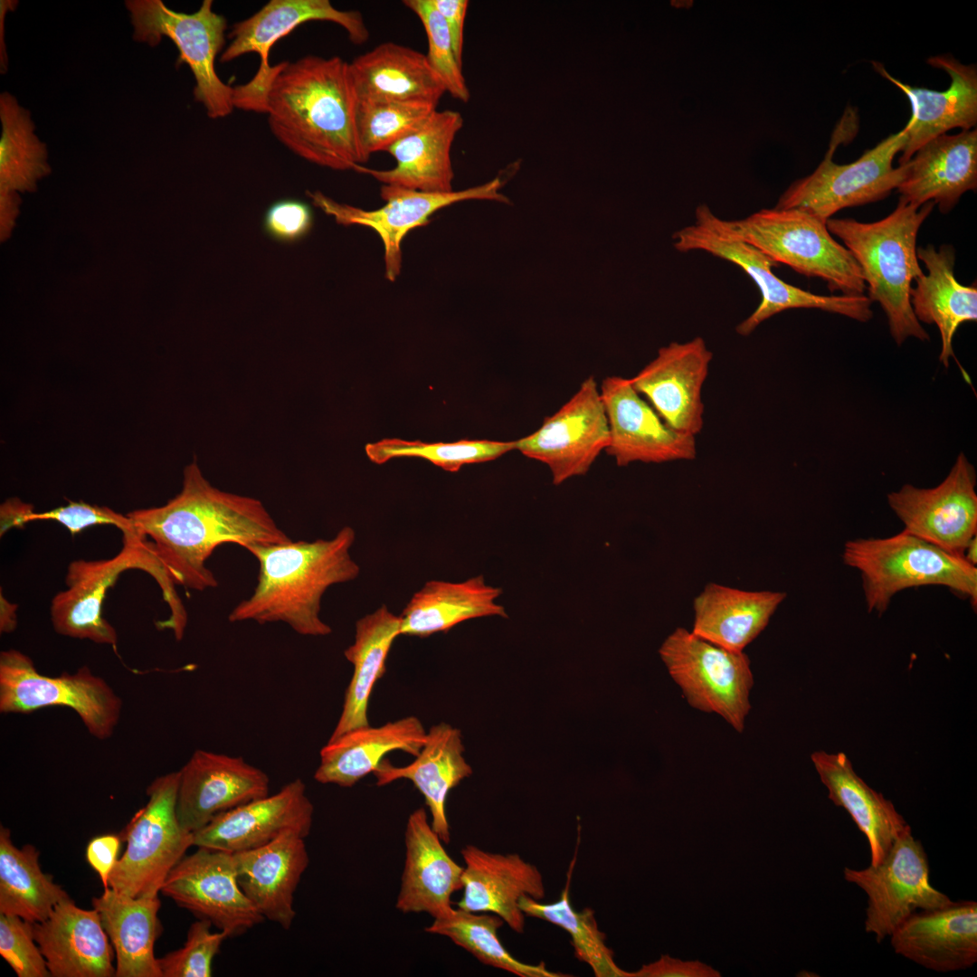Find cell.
I'll list each match as a JSON object with an SVG mask.
<instances>
[{
	"mask_svg": "<svg viewBox=\"0 0 977 977\" xmlns=\"http://www.w3.org/2000/svg\"><path fill=\"white\" fill-rule=\"evenodd\" d=\"M136 532L149 537L175 585L204 591L218 582L206 561L223 544L245 549L291 539L256 498L213 487L195 460L184 470L181 491L166 504L127 514Z\"/></svg>",
	"mask_w": 977,
	"mask_h": 977,
	"instance_id": "obj_1",
	"label": "cell"
},
{
	"mask_svg": "<svg viewBox=\"0 0 977 977\" xmlns=\"http://www.w3.org/2000/svg\"><path fill=\"white\" fill-rule=\"evenodd\" d=\"M349 62L338 56L282 62L266 100L274 137L299 157L334 170L365 162L356 128Z\"/></svg>",
	"mask_w": 977,
	"mask_h": 977,
	"instance_id": "obj_2",
	"label": "cell"
},
{
	"mask_svg": "<svg viewBox=\"0 0 977 977\" xmlns=\"http://www.w3.org/2000/svg\"><path fill=\"white\" fill-rule=\"evenodd\" d=\"M355 539L354 528L344 526L330 539L247 547L259 562L258 582L229 613V621L283 622L299 635L330 634L320 618L321 599L330 586L359 575L350 555Z\"/></svg>",
	"mask_w": 977,
	"mask_h": 977,
	"instance_id": "obj_3",
	"label": "cell"
},
{
	"mask_svg": "<svg viewBox=\"0 0 977 977\" xmlns=\"http://www.w3.org/2000/svg\"><path fill=\"white\" fill-rule=\"evenodd\" d=\"M934 206L932 201L918 207L899 198L896 209L877 222L827 221L829 232L842 241L858 263L868 298L884 310L898 346L908 337L929 340L914 314L910 290L912 281L923 273L916 255L917 233Z\"/></svg>",
	"mask_w": 977,
	"mask_h": 977,
	"instance_id": "obj_4",
	"label": "cell"
},
{
	"mask_svg": "<svg viewBox=\"0 0 977 977\" xmlns=\"http://www.w3.org/2000/svg\"><path fill=\"white\" fill-rule=\"evenodd\" d=\"M129 569L148 573L159 584L170 615L164 628L175 634L185 632L187 612L152 544L138 533L123 534V546L113 557L101 560H75L68 566L67 589L52 601L51 620L54 631L63 636L116 646L114 627L102 616L107 591L120 574Z\"/></svg>",
	"mask_w": 977,
	"mask_h": 977,
	"instance_id": "obj_5",
	"label": "cell"
},
{
	"mask_svg": "<svg viewBox=\"0 0 977 977\" xmlns=\"http://www.w3.org/2000/svg\"><path fill=\"white\" fill-rule=\"evenodd\" d=\"M842 561L859 571L867 609L882 614L892 598L912 587L940 585L977 603V568L906 531L846 542Z\"/></svg>",
	"mask_w": 977,
	"mask_h": 977,
	"instance_id": "obj_6",
	"label": "cell"
},
{
	"mask_svg": "<svg viewBox=\"0 0 977 977\" xmlns=\"http://www.w3.org/2000/svg\"><path fill=\"white\" fill-rule=\"evenodd\" d=\"M694 223L673 235L679 251H703L741 268L755 283L761 301L754 312L735 328L749 336L773 316L792 308H818L867 322L873 318L871 300L866 295H818L786 283L773 268L779 264L756 247L729 232L706 204L696 209Z\"/></svg>",
	"mask_w": 977,
	"mask_h": 977,
	"instance_id": "obj_7",
	"label": "cell"
},
{
	"mask_svg": "<svg viewBox=\"0 0 977 977\" xmlns=\"http://www.w3.org/2000/svg\"><path fill=\"white\" fill-rule=\"evenodd\" d=\"M723 226L759 249L776 263L807 277L823 280L831 292L864 295L861 269L829 232L827 222L800 209H762L740 220H723Z\"/></svg>",
	"mask_w": 977,
	"mask_h": 977,
	"instance_id": "obj_8",
	"label": "cell"
},
{
	"mask_svg": "<svg viewBox=\"0 0 977 977\" xmlns=\"http://www.w3.org/2000/svg\"><path fill=\"white\" fill-rule=\"evenodd\" d=\"M178 771L156 778L148 801L119 835L127 842L109 878L110 888L134 898L157 897L173 868L194 846V835L176 816Z\"/></svg>",
	"mask_w": 977,
	"mask_h": 977,
	"instance_id": "obj_9",
	"label": "cell"
},
{
	"mask_svg": "<svg viewBox=\"0 0 977 977\" xmlns=\"http://www.w3.org/2000/svg\"><path fill=\"white\" fill-rule=\"evenodd\" d=\"M134 28L133 38L157 46L163 37L176 46V67L185 63L194 80V100L201 102L211 119L228 116L234 109L233 88L224 83L215 71V58L224 45L226 19L213 9L212 0H204L192 14L174 11L161 0H128Z\"/></svg>",
	"mask_w": 977,
	"mask_h": 977,
	"instance_id": "obj_10",
	"label": "cell"
},
{
	"mask_svg": "<svg viewBox=\"0 0 977 977\" xmlns=\"http://www.w3.org/2000/svg\"><path fill=\"white\" fill-rule=\"evenodd\" d=\"M659 653L690 707L715 713L736 732L744 731L754 686L745 653L722 648L681 627L666 638Z\"/></svg>",
	"mask_w": 977,
	"mask_h": 977,
	"instance_id": "obj_11",
	"label": "cell"
},
{
	"mask_svg": "<svg viewBox=\"0 0 977 977\" xmlns=\"http://www.w3.org/2000/svg\"><path fill=\"white\" fill-rule=\"evenodd\" d=\"M48 707L71 708L92 736L106 740L119 722L122 700L87 666L74 673L45 676L24 653L1 651L0 712L29 714Z\"/></svg>",
	"mask_w": 977,
	"mask_h": 977,
	"instance_id": "obj_12",
	"label": "cell"
},
{
	"mask_svg": "<svg viewBox=\"0 0 977 977\" xmlns=\"http://www.w3.org/2000/svg\"><path fill=\"white\" fill-rule=\"evenodd\" d=\"M906 142L904 128L891 134L856 161L839 165L830 149L817 168L793 182L780 196L775 208L800 209L825 222L841 209L883 200L905 178L906 164L893 166L896 155Z\"/></svg>",
	"mask_w": 977,
	"mask_h": 977,
	"instance_id": "obj_13",
	"label": "cell"
},
{
	"mask_svg": "<svg viewBox=\"0 0 977 977\" xmlns=\"http://www.w3.org/2000/svg\"><path fill=\"white\" fill-rule=\"evenodd\" d=\"M310 21L340 25L355 44L364 43L369 38L358 11L337 9L328 0H270L253 15L233 25L231 43L220 57L222 62H229L249 52L260 56V65L252 79L233 88L234 108L266 113L269 90L282 67V62L270 64V49L280 38Z\"/></svg>",
	"mask_w": 977,
	"mask_h": 977,
	"instance_id": "obj_14",
	"label": "cell"
},
{
	"mask_svg": "<svg viewBox=\"0 0 977 977\" xmlns=\"http://www.w3.org/2000/svg\"><path fill=\"white\" fill-rule=\"evenodd\" d=\"M843 876L867 894L865 931L878 944L915 911L952 901L931 885L927 855L911 828L894 841L878 864L863 869L845 868Z\"/></svg>",
	"mask_w": 977,
	"mask_h": 977,
	"instance_id": "obj_15",
	"label": "cell"
},
{
	"mask_svg": "<svg viewBox=\"0 0 977 977\" xmlns=\"http://www.w3.org/2000/svg\"><path fill=\"white\" fill-rule=\"evenodd\" d=\"M500 177L479 185L450 193H428L396 185H383L380 194L384 204L365 210L338 203L319 191L308 192L313 204L343 225H362L375 231L384 245L385 278L394 281L402 268V242L413 230L425 226L437 211L451 204L470 200H494L507 203L499 193Z\"/></svg>",
	"mask_w": 977,
	"mask_h": 977,
	"instance_id": "obj_16",
	"label": "cell"
},
{
	"mask_svg": "<svg viewBox=\"0 0 977 977\" xmlns=\"http://www.w3.org/2000/svg\"><path fill=\"white\" fill-rule=\"evenodd\" d=\"M609 441L605 408L594 377L589 376L540 428L515 443L524 456L545 463L553 483L560 485L584 475Z\"/></svg>",
	"mask_w": 977,
	"mask_h": 977,
	"instance_id": "obj_17",
	"label": "cell"
},
{
	"mask_svg": "<svg viewBox=\"0 0 977 977\" xmlns=\"http://www.w3.org/2000/svg\"><path fill=\"white\" fill-rule=\"evenodd\" d=\"M976 480L973 465L960 453L939 485L919 488L906 484L887 494V503L904 531L963 556L977 535Z\"/></svg>",
	"mask_w": 977,
	"mask_h": 977,
	"instance_id": "obj_18",
	"label": "cell"
},
{
	"mask_svg": "<svg viewBox=\"0 0 977 977\" xmlns=\"http://www.w3.org/2000/svg\"><path fill=\"white\" fill-rule=\"evenodd\" d=\"M170 871L161 893L228 937L265 919L242 890L232 853L197 847Z\"/></svg>",
	"mask_w": 977,
	"mask_h": 977,
	"instance_id": "obj_19",
	"label": "cell"
},
{
	"mask_svg": "<svg viewBox=\"0 0 977 977\" xmlns=\"http://www.w3.org/2000/svg\"><path fill=\"white\" fill-rule=\"evenodd\" d=\"M178 773L176 816L192 833L225 811L269 795L268 774L242 756L197 749Z\"/></svg>",
	"mask_w": 977,
	"mask_h": 977,
	"instance_id": "obj_20",
	"label": "cell"
},
{
	"mask_svg": "<svg viewBox=\"0 0 977 977\" xmlns=\"http://www.w3.org/2000/svg\"><path fill=\"white\" fill-rule=\"evenodd\" d=\"M600 394L610 431L605 451L614 458L618 466L635 461L663 463L696 458L695 436L669 427L640 396L630 379L607 376Z\"/></svg>",
	"mask_w": 977,
	"mask_h": 977,
	"instance_id": "obj_21",
	"label": "cell"
},
{
	"mask_svg": "<svg viewBox=\"0 0 977 977\" xmlns=\"http://www.w3.org/2000/svg\"><path fill=\"white\" fill-rule=\"evenodd\" d=\"M712 356L700 337L672 342L630 380L669 427L696 436L703 428L701 392Z\"/></svg>",
	"mask_w": 977,
	"mask_h": 977,
	"instance_id": "obj_22",
	"label": "cell"
},
{
	"mask_svg": "<svg viewBox=\"0 0 977 977\" xmlns=\"http://www.w3.org/2000/svg\"><path fill=\"white\" fill-rule=\"evenodd\" d=\"M313 814L306 785L296 778L272 795L218 815L193 833L194 846L235 853L264 846L290 831L307 838Z\"/></svg>",
	"mask_w": 977,
	"mask_h": 977,
	"instance_id": "obj_23",
	"label": "cell"
},
{
	"mask_svg": "<svg viewBox=\"0 0 977 977\" xmlns=\"http://www.w3.org/2000/svg\"><path fill=\"white\" fill-rule=\"evenodd\" d=\"M895 953L934 972L964 970L977 962V903L951 901L908 916L890 934Z\"/></svg>",
	"mask_w": 977,
	"mask_h": 977,
	"instance_id": "obj_24",
	"label": "cell"
},
{
	"mask_svg": "<svg viewBox=\"0 0 977 977\" xmlns=\"http://www.w3.org/2000/svg\"><path fill=\"white\" fill-rule=\"evenodd\" d=\"M931 66L948 73L950 86L943 91L912 87L893 78L879 62L875 69L898 87L911 103L912 117L905 127L906 142L901 150L899 166L907 163L924 144L960 128L970 130L977 123V69L965 65L950 54L932 56Z\"/></svg>",
	"mask_w": 977,
	"mask_h": 977,
	"instance_id": "obj_25",
	"label": "cell"
},
{
	"mask_svg": "<svg viewBox=\"0 0 977 977\" xmlns=\"http://www.w3.org/2000/svg\"><path fill=\"white\" fill-rule=\"evenodd\" d=\"M463 896L459 908L474 913H492L500 916L515 932L523 933L525 914L519 907L523 896L536 900L545 896L541 872L515 853L500 854L474 845L461 851Z\"/></svg>",
	"mask_w": 977,
	"mask_h": 977,
	"instance_id": "obj_26",
	"label": "cell"
},
{
	"mask_svg": "<svg viewBox=\"0 0 977 977\" xmlns=\"http://www.w3.org/2000/svg\"><path fill=\"white\" fill-rule=\"evenodd\" d=\"M405 860L396 908L403 913H427L433 919L452 911L451 895L462 889L463 867L447 853L443 841L428 821L424 808L408 817Z\"/></svg>",
	"mask_w": 977,
	"mask_h": 977,
	"instance_id": "obj_27",
	"label": "cell"
},
{
	"mask_svg": "<svg viewBox=\"0 0 977 977\" xmlns=\"http://www.w3.org/2000/svg\"><path fill=\"white\" fill-rule=\"evenodd\" d=\"M32 930L52 977H114L113 953L98 911L71 897Z\"/></svg>",
	"mask_w": 977,
	"mask_h": 977,
	"instance_id": "obj_28",
	"label": "cell"
},
{
	"mask_svg": "<svg viewBox=\"0 0 977 977\" xmlns=\"http://www.w3.org/2000/svg\"><path fill=\"white\" fill-rule=\"evenodd\" d=\"M238 883L264 917L289 930L294 894L309 864L305 838L290 831L252 849L232 853Z\"/></svg>",
	"mask_w": 977,
	"mask_h": 977,
	"instance_id": "obj_29",
	"label": "cell"
},
{
	"mask_svg": "<svg viewBox=\"0 0 977 977\" xmlns=\"http://www.w3.org/2000/svg\"><path fill=\"white\" fill-rule=\"evenodd\" d=\"M906 164L897 187L900 199L922 206L927 202L950 212L968 191L977 188V130L944 134L924 144Z\"/></svg>",
	"mask_w": 977,
	"mask_h": 977,
	"instance_id": "obj_30",
	"label": "cell"
},
{
	"mask_svg": "<svg viewBox=\"0 0 977 977\" xmlns=\"http://www.w3.org/2000/svg\"><path fill=\"white\" fill-rule=\"evenodd\" d=\"M463 126L460 112L436 110L422 126L386 149L395 160L387 170L358 165L354 171L369 175L383 185L428 192H452L454 173L451 150Z\"/></svg>",
	"mask_w": 977,
	"mask_h": 977,
	"instance_id": "obj_31",
	"label": "cell"
},
{
	"mask_svg": "<svg viewBox=\"0 0 977 977\" xmlns=\"http://www.w3.org/2000/svg\"><path fill=\"white\" fill-rule=\"evenodd\" d=\"M460 731L447 723L432 726L415 759L405 766H394L384 759L373 773L376 785L396 780L411 781L422 794L432 816V827L443 843L451 840L445 803L451 789L472 773L464 756Z\"/></svg>",
	"mask_w": 977,
	"mask_h": 977,
	"instance_id": "obj_32",
	"label": "cell"
},
{
	"mask_svg": "<svg viewBox=\"0 0 977 977\" xmlns=\"http://www.w3.org/2000/svg\"><path fill=\"white\" fill-rule=\"evenodd\" d=\"M426 737L421 720L412 716L380 726L352 729L322 747L314 779L323 784L352 787L374 773L390 752L400 750L416 756Z\"/></svg>",
	"mask_w": 977,
	"mask_h": 977,
	"instance_id": "obj_33",
	"label": "cell"
},
{
	"mask_svg": "<svg viewBox=\"0 0 977 977\" xmlns=\"http://www.w3.org/2000/svg\"><path fill=\"white\" fill-rule=\"evenodd\" d=\"M811 759L828 790L829 799L843 808L867 837L870 865L878 864L894 841L910 826L889 800L855 773L845 754L816 751Z\"/></svg>",
	"mask_w": 977,
	"mask_h": 977,
	"instance_id": "obj_34",
	"label": "cell"
},
{
	"mask_svg": "<svg viewBox=\"0 0 977 977\" xmlns=\"http://www.w3.org/2000/svg\"><path fill=\"white\" fill-rule=\"evenodd\" d=\"M916 255L927 274L922 273L915 279V288L910 290L911 306L919 322L938 327L942 341L939 360L948 367L953 356V339L957 328L964 322L977 319V288L962 285L956 280L953 246L944 244L937 250L928 244L917 248Z\"/></svg>",
	"mask_w": 977,
	"mask_h": 977,
	"instance_id": "obj_35",
	"label": "cell"
},
{
	"mask_svg": "<svg viewBox=\"0 0 977 977\" xmlns=\"http://www.w3.org/2000/svg\"><path fill=\"white\" fill-rule=\"evenodd\" d=\"M356 100L421 101L437 105L445 88L426 55L386 42L349 62Z\"/></svg>",
	"mask_w": 977,
	"mask_h": 977,
	"instance_id": "obj_36",
	"label": "cell"
},
{
	"mask_svg": "<svg viewBox=\"0 0 977 977\" xmlns=\"http://www.w3.org/2000/svg\"><path fill=\"white\" fill-rule=\"evenodd\" d=\"M786 593L744 591L708 583L694 600L692 632L732 651H743L767 626Z\"/></svg>",
	"mask_w": 977,
	"mask_h": 977,
	"instance_id": "obj_37",
	"label": "cell"
},
{
	"mask_svg": "<svg viewBox=\"0 0 977 977\" xmlns=\"http://www.w3.org/2000/svg\"><path fill=\"white\" fill-rule=\"evenodd\" d=\"M500 594L501 589L487 583L482 575L460 583L428 581L401 613L400 635L425 638L470 619L506 618L504 606L496 602Z\"/></svg>",
	"mask_w": 977,
	"mask_h": 977,
	"instance_id": "obj_38",
	"label": "cell"
},
{
	"mask_svg": "<svg viewBox=\"0 0 977 977\" xmlns=\"http://www.w3.org/2000/svg\"><path fill=\"white\" fill-rule=\"evenodd\" d=\"M157 897L134 898L109 887L92 899L116 954V977H162L155 942L161 932Z\"/></svg>",
	"mask_w": 977,
	"mask_h": 977,
	"instance_id": "obj_39",
	"label": "cell"
},
{
	"mask_svg": "<svg viewBox=\"0 0 977 977\" xmlns=\"http://www.w3.org/2000/svg\"><path fill=\"white\" fill-rule=\"evenodd\" d=\"M401 617L385 605L360 618L353 644L344 651L353 665L339 719L328 740L369 725L367 711L372 690L385 672V662L394 640L400 636Z\"/></svg>",
	"mask_w": 977,
	"mask_h": 977,
	"instance_id": "obj_40",
	"label": "cell"
},
{
	"mask_svg": "<svg viewBox=\"0 0 977 977\" xmlns=\"http://www.w3.org/2000/svg\"><path fill=\"white\" fill-rule=\"evenodd\" d=\"M68 893L44 873L39 851L31 844L14 846L9 829L0 827V914L29 923L45 920Z\"/></svg>",
	"mask_w": 977,
	"mask_h": 977,
	"instance_id": "obj_41",
	"label": "cell"
},
{
	"mask_svg": "<svg viewBox=\"0 0 977 977\" xmlns=\"http://www.w3.org/2000/svg\"><path fill=\"white\" fill-rule=\"evenodd\" d=\"M0 193L33 192L51 172L46 145L34 134L30 112L9 92L0 95Z\"/></svg>",
	"mask_w": 977,
	"mask_h": 977,
	"instance_id": "obj_42",
	"label": "cell"
},
{
	"mask_svg": "<svg viewBox=\"0 0 977 977\" xmlns=\"http://www.w3.org/2000/svg\"><path fill=\"white\" fill-rule=\"evenodd\" d=\"M504 923V920L495 914H479L458 907L447 916L433 919L425 931L448 937L484 964L520 977L566 976L549 971L544 963L529 964L512 956L498 935V931Z\"/></svg>",
	"mask_w": 977,
	"mask_h": 977,
	"instance_id": "obj_43",
	"label": "cell"
},
{
	"mask_svg": "<svg viewBox=\"0 0 977 977\" xmlns=\"http://www.w3.org/2000/svg\"><path fill=\"white\" fill-rule=\"evenodd\" d=\"M519 907L525 915L539 918L565 930L570 937L576 958L587 963L596 977H631V972L621 969L614 961L613 951L605 943L606 936L598 926L594 911L585 907L575 910L569 898V882L560 898L544 904L523 896Z\"/></svg>",
	"mask_w": 977,
	"mask_h": 977,
	"instance_id": "obj_44",
	"label": "cell"
},
{
	"mask_svg": "<svg viewBox=\"0 0 977 977\" xmlns=\"http://www.w3.org/2000/svg\"><path fill=\"white\" fill-rule=\"evenodd\" d=\"M436 108L421 101L356 100V135L365 162L422 126Z\"/></svg>",
	"mask_w": 977,
	"mask_h": 977,
	"instance_id": "obj_45",
	"label": "cell"
},
{
	"mask_svg": "<svg viewBox=\"0 0 977 977\" xmlns=\"http://www.w3.org/2000/svg\"><path fill=\"white\" fill-rule=\"evenodd\" d=\"M516 450L515 441L460 440L451 443H424L401 439H384L365 446L368 458L382 464L393 458L425 459L444 470L456 472L463 465L493 460Z\"/></svg>",
	"mask_w": 977,
	"mask_h": 977,
	"instance_id": "obj_46",
	"label": "cell"
},
{
	"mask_svg": "<svg viewBox=\"0 0 977 977\" xmlns=\"http://www.w3.org/2000/svg\"><path fill=\"white\" fill-rule=\"evenodd\" d=\"M403 3L422 24L428 41L426 58L446 92L456 100L467 102L470 98V90L462 73V66L456 59L444 19L432 0H405Z\"/></svg>",
	"mask_w": 977,
	"mask_h": 977,
	"instance_id": "obj_47",
	"label": "cell"
},
{
	"mask_svg": "<svg viewBox=\"0 0 977 977\" xmlns=\"http://www.w3.org/2000/svg\"><path fill=\"white\" fill-rule=\"evenodd\" d=\"M212 924L198 919L190 925L184 945L157 958L162 977H210L212 964L223 942L229 938L223 931L212 932Z\"/></svg>",
	"mask_w": 977,
	"mask_h": 977,
	"instance_id": "obj_48",
	"label": "cell"
},
{
	"mask_svg": "<svg viewBox=\"0 0 977 977\" xmlns=\"http://www.w3.org/2000/svg\"><path fill=\"white\" fill-rule=\"evenodd\" d=\"M0 954L18 977L51 976L32 923L19 916L0 914Z\"/></svg>",
	"mask_w": 977,
	"mask_h": 977,
	"instance_id": "obj_49",
	"label": "cell"
},
{
	"mask_svg": "<svg viewBox=\"0 0 977 977\" xmlns=\"http://www.w3.org/2000/svg\"><path fill=\"white\" fill-rule=\"evenodd\" d=\"M37 520H52L62 524L73 536L95 525H112L123 534L137 533L128 515H122L108 507L90 505L82 501L70 502L44 512H32L28 523Z\"/></svg>",
	"mask_w": 977,
	"mask_h": 977,
	"instance_id": "obj_50",
	"label": "cell"
},
{
	"mask_svg": "<svg viewBox=\"0 0 977 977\" xmlns=\"http://www.w3.org/2000/svg\"><path fill=\"white\" fill-rule=\"evenodd\" d=\"M313 223V212L307 203L284 198L268 207L263 216L262 229L272 240L291 244L304 239L310 232Z\"/></svg>",
	"mask_w": 977,
	"mask_h": 977,
	"instance_id": "obj_51",
	"label": "cell"
},
{
	"mask_svg": "<svg viewBox=\"0 0 977 977\" xmlns=\"http://www.w3.org/2000/svg\"><path fill=\"white\" fill-rule=\"evenodd\" d=\"M714 967L698 960H682L668 954L631 972V977H720Z\"/></svg>",
	"mask_w": 977,
	"mask_h": 977,
	"instance_id": "obj_52",
	"label": "cell"
},
{
	"mask_svg": "<svg viewBox=\"0 0 977 977\" xmlns=\"http://www.w3.org/2000/svg\"><path fill=\"white\" fill-rule=\"evenodd\" d=\"M120 837L102 835L92 839L86 849V858L91 868L99 874L104 889L109 887V875L118 861Z\"/></svg>",
	"mask_w": 977,
	"mask_h": 977,
	"instance_id": "obj_53",
	"label": "cell"
},
{
	"mask_svg": "<svg viewBox=\"0 0 977 977\" xmlns=\"http://www.w3.org/2000/svg\"><path fill=\"white\" fill-rule=\"evenodd\" d=\"M432 1L446 23L456 59L462 66L463 30L469 2L466 0Z\"/></svg>",
	"mask_w": 977,
	"mask_h": 977,
	"instance_id": "obj_54",
	"label": "cell"
},
{
	"mask_svg": "<svg viewBox=\"0 0 977 977\" xmlns=\"http://www.w3.org/2000/svg\"><path fill=\"white\" fill-rule=\"evenodd\" d=\"M33 511L32 505L19 498L7 499L0 507V535L3 536L12 528L24 527Z\"/></svg>",
	"mask_w": 977,
	"mask_h": 977,
	"instance_id": "obj_55",
	"label": "cell"
},
{
	"mask_svg": "<svg viewBox=\"0 0 977 977\" xmlns=\"http://www.w3.org/2000/svg\"><path fill=\"white\" fill-rule=\"evenodd\" d=\"M19 194L0 193V221L1 238L5 240L9 237L19 213Z\"/></svg>",
	"mask_w": 977,
	"mask_h": 977,
	"instance_id": "obj_56",
	"label": "cell"
},
{
	"mask_svg": "<svg viewBox=\"0 0 977 977\" xmlns=\"http://www.w3.org/2000/svg\"><path fill=\"white\" fill-rule=\"evenodd\" d=\"M17 606L8 602L3 594L0 595V631L9 633L14 631L17 625Z\"/></svg>",
	"mask_w": 977,
	"mask_h": 977,
	"instance_id": "obj_57",
	"label": "cell"
},
{
	"mask_svg": "<svg viewBox=\"0 0 977 977\" xmlns=\"http://www.w3.org/2000/svg\"><path fill=\"white\" fill-rule=\"evenodd\" d=\"M963 558L970 564L976 566L977 564V535H975L966 545L963 552Z\"/></svg>",
	"mask_w": 977,
	"mask_h": 977,
	"instance_id": "obj_58",
	"label": "cell"
}]
</instances>
